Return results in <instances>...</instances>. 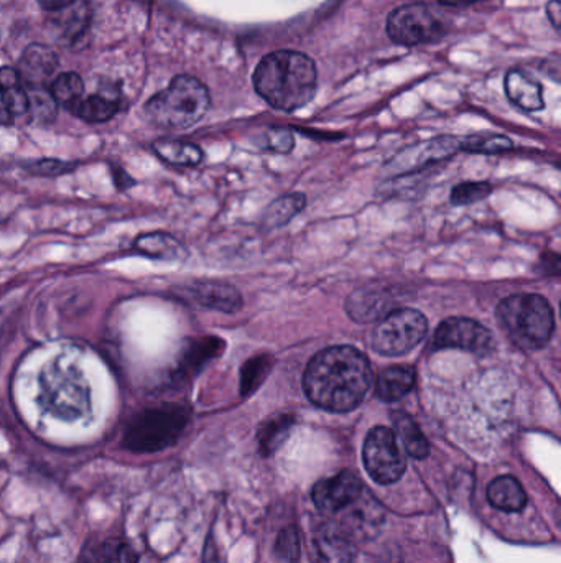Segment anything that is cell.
<instances>
[{
	"mask_svg": "<svg viewBox=\"0 0 561 563\" xmlns=\"http://www.w3.org/2000/svg\"><path fill=\"white\" fill-rule=\"evenodd\" d=\"M427 330V318L423 313L413 308H399L387 313L376 326L372 348L382 356H404L422 343Z\"/></svg>",
	"mask_w": 561,
	"mask_h": 563,
	"instance_id": "7",
	"label": "cell"
},
{
	"mask_svg": "<svg viewBox=\"0 0 561 563\" xmlns=\"http://www.w3.org/2000/svg\"><path fill=\"white\" fill-rule=\"evenodd\" d=\"M93 563H137L129 545L121 540H107L94 550Z\"/></svg>",
	"mask_w": 561,
	"mask_h": 563,
	"instance_id": "31",
	"label": "cell"
},
{
	"mask_svg": "<svg viewBox=\"0 0 561 563\" xmlns=\"http://www.w3.org/2000/svg\"><path fill=\"white\" fill-rule=\"evenodd\" d=\"M318 563H354V549L344 537L326 534L315 540Z\"/></svg>",
	"mask_w": 561,
	"mask_h": 563,
	"instance_id": "26",
	"label": "cell"
},
{
	"mask_svg": "<svg viewBox=\"0 0 561 563\" xmlns=\"http://www.w3.org/2000/svg\"><path fill=\"white\" fill-rule=\"evenodd\" d=\"M224 343L214 336H206L200 340L191 341L190 345L183 349L180 356V374L183 377L198 373L204 364L216 358L223 351Z\"/></svg>",
	"mask_w": 561,
	"mask_h": 563,
	"instance_id": "21",
	"label": "cell"
},
{
	"mask_svg": "<svg viewBox=\"0 0 561 563\" xmlns=\"http://www.w3.org/2000/svg\"><path fill=\"white\" fill-rule=\"evenodd\" d=\"M362 461L369 476L379 484L397 483L407 466L397 435L387 427L369 430L362 447Z\"/></svg>",
	"mask_w": 561,
	"mask_h": 563,
	"instance_id": "8",
	"label": "cell"
},
{
	"mask_svg": "<svg viewBox=\"0 0 561 563\" xmlns=\"http://www.w3.org/2000/svg\"><path fill=\"white\" fill-rule=\"evenodd\" d=\"M459 147L471 154H502V152L512 149V140L507 139L504 135H478V137H469L468 140H464Z\"/></svg>",
	"mask_w": 561,
	"mask_h": 563,
	"instance_id": "30",
	"label": "cell"
},
{
	"mask_svg": "<svg viewBox=\"0 0 561 563\" xmlns=\"http://www.w3.org/2000/svg\"><path fill=\"white\" fill-rule=\"evenodd\" d=\"M318 71L305 53L279 50L264 56L255 68L254 88L265 103L280 111H297L316 93Z\"/></svg>",
	"mask_w": 561,
	"mask_h": 563,
	"instance_id": "2",
	"label": "cell"
},
{
	"mask_svg": "<svg viewBox=\"0 0 561 563\" xmlns=\"http://www.w3.org/2000/svg\"><path fill=\"white\" fill-rule=\"evenodd\" d=\"M28 112V93L19 71L14 68L0 70V124H9L15 117Z\"/></svg>",
	"mask_w": 561,
	"mask_h": 563,
	"instance_id": "16",
	"label": "cell"
},
{
	"mask_svg": "<svg viewBox=\"0 0 561 563\" xmlns=\"http://www.w3.org/2000/svg\"><path fill=\"white\" fill-rule=\"evenodd\" d=\"M132 247L135 252L149 257V259H155V261L177 262L183 261L186 257V249L183 244L177 238H173L172 234L163 233V231L140 234Z\"/></svg>",
	"mask_w": 561,
	"mask_h": 563,
	"instance_id": "18",
	"label": "cell"
},
{
	"mask_svg": "<svg viewBox=\"0 0 561 563\" xmlns=\"http://www.w3.org/2000/svg\"><path fill=\"white\" fill-rule=\"evenodd\" d=\"M392 295L384 285H364L346 300V313L356 323L376 322L389 313Z\"/></svg>",
	"mask_w": 561,
	"mask_h": 563,
	"instance_id": "14",
	"label": "cell"
},
{
	"mask_svg": "<svg viewBox=\"0 0 561 563\" xmlns=\"http://www.w3.org/2000/svg\"><path fill=\"white\" fill-rule=\"evenodd\" d=\"M58 58L51 48L45 45H30L25 48L19 63V75L25 88L45 89L55 76Z\"/></svg>",
	"mask_w": 561,
	"mask_h": 563,
	"instance_id": "15",
	"label": "cell"
},
{
	"mask_svg": "<svg viewBox=\"0 0 561 563\" xmlns=\"http://www.w3.org/2000/svg\"><path fill=\"white\" fill-rule=\"evenodd\" d=\"M152 149L163 162L177 167H196L203 160V150L198 145L185 140H157L153 142Z\"/></svg>",
	"mask_w": 561,
	"mask_h": 563,
	"instance_id": "23",
	"label": "cell"
},
{
	"mask_svg": "<svg viewBox=\"0 0 561 563\" xmlns=\"http://www.w3.org/2000/svg\"><path fill=\"white\" fill-rule=\"evenodd\" d=\"M114 175H116L114 180H116L117 188H121V190H126V188L132 187L135 183L134 180H132V178H130L129 175L122 170V168H117Z\"/></svg>",
	"mask_w": 561,
	"mask_h": 563,
	"instance_id": "39",
	"label": "cell"
},
{
	"mask_svg": "<svg viewBox=\"0 0 561 563\" xmlns=\"http://www.w3.org/2000/svg\"><path fill=\"white\" fill-rule=\"evenodd\" d=\"M362 493V481L354 471L344 470L338 475L318 481L311 489V499L323 512H338L354 503Z\"/></svg>",
	"mask_w": 561,
	"mask_h": 563,
	"instance_id": "12",
	"label": "cell"
},
{
	"mask_svg": "<svg viewBox=\"0 0 561 563\" xmlns=\"http://www.w3.org/2000/svg\"><path fill=\"white\" fill-rule=\"evenodd\" d=\"M392 420H394L395 430L399 433L400 440L404 443L408 455L417 458V460H425L430 453V443L418 427L417 422L405 412H394Z\"/></svg>",
	"mask_w": 561,
	"mask_h": 563,
	"instance_id": "24",
	"label": "cell"
},
{
	"mask_svg": "<svg viewBox=\"0 0 561 563\" xmlns=\"http://www.w3.org/2000/svg\"><path fill=\"white\" fill-rule=\"evenodd\" d=\"M305 206V195L293 193V195L283 196L280 200L274 201L265 211L264 226L270 229L280 228L288 221H292L298 213H302Z\"/></svg>",
	"mask_w": 561,
	"mask_h": 563,
	"instance_id": "27",
	"label": "cell"
},
{
	"mask_svg": "<svg viewBox=\"0 0 561 563\" xmlns=\"http://www.w3.org/2000/svg\"><path fill=\"white\" fill-rule=\"evenodd\" d=\"M492 187L486 182L461 183L451 191V201L455 205H471L491 195Z\"/></svg>",
	"mask_w": 561,
	"mask_h": 563,
	"instance_id": "33",
	"label": "cell"
},
{
	"mask_svg": "<svg viewBox=\"0 0 561 563\" xmlns=\"http://www.w3.org/2000/svg\"><path fill=\"white\" fill-rule=\"evenodd\" d=\"M272 366H274V358H270L267 354H260V356L249 359L241 369L242 396L254 394L260 384L265 381V377L269 376Z\"/></svg>",
	"mask_w": 561,
	"mask_h": 563,
	"instance_id": "29",
	"label": "cell"
},
{
	"mask_svg": "<svg viewBox=\"0 0 561 563\" xmlns=\"http://www.w3.org/2000/svg\"><path fill=\"white\" fill-rule=\"evenodd\" d=\"M28 112L38 121H51L56 116L55 99L45 89H28Z\"/></svg>",
	"mask_w": 561,
	"mask_h": 563,
	"instance_id": "32",
	"label": "cell"
},
{
	"mask_svg": "<svg viewBox=\"0 0 561 563\" xmlns=\"http://www.w3.org/2000/svg\"><path fill=\"white\" fill-rule=\"evenodd\" d=\"M75 163L61 162V160H38L28 165V172L32 175H43V177H58L63 173H68L75 168Z\"/></svg>",
	"mask_w": 561,
	"mask_h": 563,
	"instance_id": "35",
	"label": "cell"
},
{
	"mask_svg": "<svg viewBox=\"0 0 561 563\" xmlns=\"http://www.w3.org/2000/svg\"><path fill=\"white\" fill-rule=\"evenodd\" d=\"M275 552L280 559L287 562H297L300 557V537L295 527H287L280 532L277 544H275Z\"/></svg>",
	"mask_w": 561,
	"mask_h": 563,
	"instance_id": "34",
	"label": "cell"
},
{
	"mask_svg": "<svg viewBox=\"0 0 561 563\" xmlns=\"http://www.w3.org/2000/svg\"><path fill=\"white\" fill-rule=\"evenodd\" d=\"M295 420L297 419L292 414L272 415L265 420L257 432L260 453L264 456L274 455L292 432Z\"/></svg>",
	"mask_w": 561,
	"mask_h": 563,
	"instance_id": "22",
	"label": "cell"
},
{
	"mask_svg": "<svg viewBox=\"0 0 561 563\" xmlns=\"http://www.w3.org/2000/svg\"><path fill=\"white\" fill-rule=\"evenodd\" d=\"M458 149V140L451 139V137H438V139L404 150L389 163V168L395 173L413 172V170L427 167L428 163L450 159L451 155L458 152Z\"/></svg>",
	"mask_w": 561,
	"mask_h": 563,
	"instance_id": "13",
	"label": "cell"
},
{
	"mask_svg": "<svg viewBox=\"0 0 561 563\" xmlns=\"http://www.w3.org/2000/svg\"><path fill=\"white\" fill-rule=\"evenodd\" d=\"M209 104L208 88L193 76L181 75L167 89L150 98L145 112L155 126L168 131H183L203 119Z\"/></svg>",
	"mask_w": 561,
	"mask_h": 563,
	"instance_id": "3",
	"label": "cell"
},
{
	"mask_svg": "<svg viewBox=\"0 0 561 563\" xmlns=\"http://www.w3.org/2000/svg\"><path fill=\"white\" fill-rule=\"evenodd\" d=\"M265 142H267V145H265L267 149L272 150V152H279V154L292 152L293 145H295L293 134L287 129H272L265 137Z\"/></svg>",
	"mask_w": 561,
	"mask_h": 563,
	"instance_id": "36",
	"label": "cell"
},
{
	"mask_svg": "<svg viewBox=\"0 0 561 563\" xmlns=\"http://www.w3.org/2000/svg\"><path fill=\"white\" fill-rule=\"evenodd\" d=\"M497 318L512 343L530 351L547 345L555 330L552 307L542 295L517 294L504 298L497 307Z\"/></svg>",
	"mask_w": 561,
	"mask_h": 563,
	"instance_id": "4",
	"label": "cell"
},
{
	"mask_svg": "<svg viewBox=\"0 0 561 563\" xmlns=\"http://www.w3.org/2000/svg\"><path fill=\"white\" fill-rule=\"evenodd\" d=\"M487 499L504 512H520L527 506V494L514 476H499L487 486Z\"/></svg>",
	"mask_w": 561,
	"mask_h": 563,
	"instance_id": "19",
	"label": "cell"
},
{
	"mask_svg": "<svg viewBox=\"0 0 561 563\" xmlns=\"http://www.w3.org/2000/svg\"><path fill=\"white\" fill-rule=\"evenodd\" d=\"M117 111H119V104L116 99L109 98L106 94H96V96L81 99L75 108L71 109L76 117L89 124L107 122L116 116Z\"/></svg>",
	"mask_w": 561,
	"mask_h": 563,
	"instance_id": "25",
	"label": "cell"
},
{
	"mask_svg": "<svg viewBox=\"0 0 561 563\" xmlns=\"http://www.w3.org/2000/svg\"><path fill=\"white\" fill-rule=\"evenodd\" d=\"M84 83L76 73H63L51 81L50 94L56 104L73 109L83 99Z\"/></svg>",
	"mask_w": 561,
	"mask_h": 563,
	"instance_id": "28",
	"label": "cell"
},
{
	"mask_svg": "<svg viewBox=\"0 0 561 563\" xmlns=\"http://www.w3.org/2000/svg\"><path fill=\"white\" fill-rule=\"evenodd\" d=\"M387 33L397 45L417 47L423 43L435 42L436 38L441 37L443 30L427 5L408 4L389 15Z\"/></svg>",
	"mask_w": 561,
	"mask_h": 563,
	"instance_id": "9",
	"label": "cell"
},
{
	"mask_svg": "<svg viewBox=\"0 0 561 563\" xmlns=\"http://www.w3.org/2000/svg\"><path fill=\"white\" fill-rule=\"evenodd\" d=\"M547 15L550 22H552L553 27L560 28L561 24V5L560 0H552L550 4L547 5Z\"/></svg>",
	"mask_w": 561,
	"mask_h": 563,
	"instance_id": "37",
	"label": "cell"
},
{
	"mask_svg": "<svg viewBox=\"0 0 561 563\" xmlns=\"http://www.w3.org/2000/svg\"><path fill=\"white\" fill-rule=\"evenodd\" d=\"M415 369L412 366H394L377 377L376 396L384 402H395L407 396L415 386Z\"/></svg>",
	"mask_w": 561,
	"mask_h": 563,
	"instance_id": "20",
	"label": "cell"
},
{
	"mask_svg": "<svg viewBox=\"0 0 561 563\" xmlns=\"http://www.w3.org/2000/svg\"><path fill=\"white\" fill-rule=\"evenodd\" d=\"M172 295L180 302L204 310L236 313L242 308L239 290L224 282H188V284L175 285Z\"/></svg>",
	"mask_w": 561,
	"mask_h": 563,
	"instance_id": "11",
	"label": "cell"
},
{
	"mask_svg": "<svg viewBox=\"0 0 561 563\" xmlns=\"http://www.w3.org/2000/svg\"><path fill=\"white\" fill-rule=\"evenodd\" d=\"M40 404L56 419H83L91 410L88 382L75 368L53 363L40 374Z\"/></svg>",
	"mask_w": 561,
	"mask_h": 563,
	"instance_id": "6",
	"label": "cell"
},
{
	"mask_svg": "<svg viewBox=\"0 0 561 563\" xmlns=\"http://www.w3.org/2000/svg\"><path fill=\"white\" fill-rule=\"evenodd\" d=\"M440 4L446 5V7H469V5L478 4V2H483V0H438Z\"/></svg>",
	"mask_w": 561,
	"mask_h": 563,
	"instance_id": "40",
	"label": "cell"
},
{
	"mask_svg": "<svg viewBox=\"0 0 561 563\" xmlns=\"http://www.w3.org/2000/svg\"><path fill=\"white\" fill-rule=\"evenodd\" d=\"M186 405L163 404L135 415L122 437V448L132 453H157L180 440L190 425Z\"/></svg>",
	"mask_w": 561,
	"mask_h": 563,
	"instance_id": "5",
	"label": "cell"
},
{
	"mask_svg": "<svg viewBox=\"0 0 561 563\" xmlns=\"http://www.w3.org/2000/svg\"><path fill=\"white\" fill-rule=\"evenodd\" d=\"M504 88L510 103L515 104L517 108L529 112L545 108L542 86L538 81L532 80L525 71H509L504 81Z\"/></svg>",
	"mask_w": 561,
	"mask_h": 563,
	"instance_id": "17",
	"label": "cell"
},
{
	"mask_svg": "<svg viewBox=\"0 0 561 563\" xmlns=\"http://www.w3.org/2000/svg\"><path fill=\"white\" fill-rule=\"evenodd\" d=\"M433 345L440 349H463L486 356L494 349V338L486 326L471 318H448L435 331Z\"/></svg>",
	"mask_w": 561,
	"mask_h": 563,
	"instance_id": "10",
	"label": "cell"
},
{
	"mask_svg": "<svg viewBox=\"0 0 561 563\" xmlns=\"http://www.w3.org/2000/svg\"><path fill=\"white\" fill-rule=\"evenodd\" d=\"M43 9L50 10V12H58V10L66 9L70 5L75 4L76 0H38Z\"/></svg>",
	"mask_w": 561,
	"mask_h": 563,
	"instance_id": "38",
	"label": "cell"
},
{
	"mask_svg": "<svg viewBox=\"0 0 561 563\" xmlns=\"http://www.w3.org/2000/svg\"><path fill=\"white\" fill-rule=\"evenodd\" d=\"M369 359L353 346H331L311 359L303 391L311 404L334 414L356 409L372 387Z\"/></svg>",
	"mask_w": 561,
	"mask_h": 563,
	"instance_id": "1",
	"label": "cell"
}]
</instances>
